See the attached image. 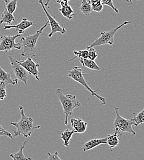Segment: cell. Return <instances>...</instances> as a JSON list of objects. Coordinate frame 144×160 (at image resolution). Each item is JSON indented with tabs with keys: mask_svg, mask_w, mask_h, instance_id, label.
Returning a JSON list of instances; mask_svg holds the SVG:
<instances>
[{
	"mask_svg": "<svg viewBox=\"0 0 144 160\" xmlns=\"http://www.w3.org/2000/svg\"><path fill=\"white\" fill-rule=\"evenodd\" d=\"M19 108L21 113V120L18 122H11V124L15 126L16 128V131L14 130V136L22 135L24 138H28L32 136V134L35 129L41 128V126H36L34 124L33 118L25 115L23 107L22 105L19 107Z\"/></svg>",
	"mask_w": 144,
	"mask_h": 160,
	"instance_id": "obj_1",
	"label": "cell"
},
{
	"mask_svg": "<svg viewBox=\"0 0 144 160\" xmlns=\"http://www.w3.org/2000/svg\"><path fill=\"white\" fill-rule=\"evenodd\" d=\"M49 22L47 21L40 30L33 35H28L21 38L20 43L22 46V51L21 56L27 58H35L36 57L37 49L36 46L38 40L46 27H47Z\"/></svg>",
	"mask_w": 144,
	"mask_h": 160,
	"instance_id": "obj_2",
	"label": "cell"
},
{
	"mask_svg": "<svg viewBox=\"0 0 144 160\" xmlns=\"http://www.w3.org/2000/svg\"><path fill=\"white\" fill-rule=\"evenodd\" d=\"M56 94L61 103L63 113L65 115L64 124L65 125H68V117L72 115L73 110L75 108L80 107L81 103L79 100L77 99L76 96H73L70 94L65 95L62 92V89L60 88L57 89L56 91Z\"/></svg>",
	"mask_w": 144,
	"mask_h": 160,
	"instance_id": "obj_3",
	"label": "cell"
},
{
	"mask_svg": "<svg viewBox=\"0 0 144 160\" xmlns=\"http://www.w3.org/2000/svg\"><path fill=\"white\" fill-rule=\"evenodd\" d=\"M84 75H87V74H85V73L82 71V68H81L80 67H79L78 66H75L72 68V69L71 70H69L68 72L67 77L72 78L74 81L79 82L80 84L83 86L88 91H89L91 93L92 96L96 97L99 100H101L102 102L101 106L106 104L105 99L97 94V92L99 91V89L94 91L89 86V85L87 84V82L86 81L85 78H84Z\"/></svg>",
	"mask_w": 144,
	"mask_h": 160,
	"instance_id": "obj_4",
	"label": "cell"
},
{
	"mask_svg": "<svg viewBox=\"0 0 144 160\" xmlns=\"http://www.w3.org/2000/svg\"><path fill=\"white\" fill-rule=\"evenodd\" d=\"M115 111L116 113V118L113 122V131H117L120 136H122L123 132L132 134L135 136L136 132L132 129V126L134 125V122L131 120H127L122 117L120 115L118 107H115Z\"/></svg>",
	"mask_w": 144,
	"mask_h": 160,
	"instance_id": "obj_5",
	"label": "cell"
},
{
	"mask_svg": "<svg viewBox=\"0 0 144 160\" xmlns=\"http://www.w3.org/2000/svg\"><path fill=\"white\" fill-rule=\"evenodd\" d=\"M131 23V21H125L123 23L116 28L110 30L107 32H102L101 33V37L99 38H95L93 42H92L87 48H95L96 46H100L105 44L112 45L114 43V36L117 32L120 30L122 27L125 25H127Z\"/></svg>",
	"mask_w": 144,
	"mask_h": 160,
	"instance_id": "obj_6",
	"label": "cell"
},
{
	"mask_svg": "<svg viewBox=\"0 0 144 160\" xmlns=\"http://www.w3.org/2000/svg\"><path fill=\"white\" fill-rule=\"evenodd\" d=\"M21 35H7L2 36L0 42V51H4L6 52L12 49L21 50L22 46L20 42H16V40Z\"/></svg>",
	"mask_w": 144,
	"mask_h": 160,
	"instance_id": "obj_7",
	"label": "cell"
},
{
	"mask_svg": "<svg viewBox=\"0 0 144 160\" xmlns=\"http://www.w3.org/2000/svg\"><path fill=\"white\" fill-rule=\"evenodd\" d=\"M8 58L11 63V69L14 72L16 77V79H17L23 82L24 84H25V85L27 86L29 77L28 72L23 67L20 65L16 61V59H14V58H13L11 56V54L9 55Z\"/></svg>",
	"mask_w": 144,
	"mask_h": 160,
	"instance_id": "obj_8",
	"label": "cell"
},
{
	"mask_svg": "<svg viewBox=\"0 0 144 160\" xmlns=\"http://www.w3.org/2000/svg\"><path fill=\"white\" fill-rule=\"evenodd\" d=\"M38 2L41 4L42 8L44 12H45L46 17L47 18L49 24L50 25V26L51 27V32L49 33L48 37L51 38L54 33H57V32H59L63 35L67 34V30H65V28L64 27V25L61 27V25L57 22V20H56L52 16H51V15L47 12L42 0H39Z\"/></svg>",
	"mask_w": 144,
	"mask_h": 160,
	"instance_id": "obj_9",
	"label": "cell"
},
{
	"mask_svg": "<svg viewBox=\"0 0 144 160\" xmlns=\"http://www.w3.org/2000/svg\"><path fill=\"white\" fill-rule=\"evenodd\" d=\"M16 61L22 67H23L28 72L29 74L35 77L37 80H40V72L38 71V67H40V64L38 62L35 63L32 58H27L26 60L23 61L17 60H16Z\"/></svg>",
	"mask_w": 144,
	"mask_h": 160,
	"instance_id": "obj_10",
	"label": "cell"
},
{
	"mask_svg": "<svg viewBox=\"0 0 144 160\" xmlns=\"http://www.w3.org/2000/svg\"><path fill=\"white\" fill-rule=\"evenodd\" d=\"M34 24V22L30 20H28L27 18H24L22 19L21 22L17 25H4V27L2 28V30H10L11 28H14L16 32H18V34L22 35L24 33L25 31L29 27H32Z\"/></svg>",
	"mask_w": 144,
	"mask_h": 160,
	"instance_id": "obj_11",
	"label": "cell"
},
{
	"mask_svg": "<svg viewBox=\"0 0 144 160\" xmlns=\"http://www.w3.org/2000/svg\"><path fill=\"white\" fill-rule=\"evenodd\" d=\"M70 122L72 128L75 131V132L82 134L86 131L87 122H84L81 118H72Z\"/></svg>",
	"mask_w": 144,
	"mask_h": 160,
	"instance_id": "obj_12",
	"label": "cell"
},
{
	"mask_svg": "<svg viewBox=\"0 0 144 160\" xmlns=\"http://www.w3.org/2000/svg\"><path fill=\"white\" fill-rule=\"evenodd\" d=\"M102 144H107V138L102 139H94L86 142L82 145V150L84 152H87Z\"/></svg>",
	"mask_w": 144,
	"mask_h": 160,
	"instance_id": "obj_13",
	"label": "cell"
},
{
	"mask_svg": "<svg viewBox=\"0 0 144 160\" xmlns=\"http://www.w3.org/2000/svg\"><path fill=\"white\" fill-rule=\"evenodd\" d=\"M60 4H61V8L59 9V11L61 12L63 16L68 20H72L73 15L75 14L72 8L68 4V2L62 1L60 2Z\"/></svg>",
	"mask_w": 144,
	"mask_h": 160,
	"instance_id": "obj_14",
	"label": "cell"
},
{
	"mask_svg": "<svg viewBox=\"0 0 144 160\" xmlns=\"http://www.w3.org/2000/svg\"><path fill=\"white\" fill-rule=\"evenodd\" d=\"M18 81L17 79H12L11 75L4 71L0 66V82H2L6 84H12L14 86L17 84Z\"/></svg>",
	"mask_w": 144,
	"mask_h": 160,
	"instance_id": "obj_15",
	"label": "cell"
},
{
	"mask_svg": "<svg viewBox=\"0 0 144 160\" xmlns=\"http://www.w3.org/2000/svg\"><path fill=\"white\" fill-rule=\"evenodd\" d=\"M120 134L117 131H113V134L108 135L107 139V144L109 145L110 148L112 149L115 147H117L119 144V141L120 139H119Z\"/></svg>",
	"mask_w": 144,
	"mask_h": 160,
	"instance_id": "obj_16",
	"label": "cell"
},
{
	"mask_svg": "<svg viewBox=\"0 0 144 160\" xmlns=\"http://www.w3.org/2000/svg\"><path fill=\"white\" fill-rule=\"evenodd\" d=\"M16 19V18L13 15V14H11L9 12L7 9L5 8L3 12L1 14V17L0 19V24L6 23L7 25H11V23Z\"/></svg>",
	"mask_w": 144,
	"mask_h": 160,
	"instance_id": "obj_17",
	"label": "cell"
},
{
	"mask_svg": "<svg viewBox=\"0 0 144 160\" xmlns=\"http://www.w3.org/2000/svg\"><path fill=\"white\" fill-rule=\"evenodd\" d=\"M80 62L82 63L83 67H86L89 69L91 70H101V68L100 67L97 65V64L95 62L94 60H91L89 59H83V58H80ZM105 70V69H103Z\"/></svg>",
	"mask_w": 144,
	"mask_h": 160,
	"instance_id": "obj_18",
	"label": "cell"
},
{
	"mask_svg": "<svg viewBox=\"0 0 144 160\" xmlns=\"http://www.w3.org/2000/svg\"><path fill=\"white\" fill-rule=\"evenodd\" d=\"M75 132V131L74 129L71 130V129H66L64 131H61L60 132V135H61V138L64 142V146L67 147L69 145L70 143V140H71V138L73 136V134Z\"/></svg>",
	"mask_w": 144,
	"mask_h": 160,
	"instance_id": "obj_19",
	"label": "cell"
},
{
	"mask_svg": "<svg viewBox=\"0 0 144 160\" xmlns=\"http://www.w3.org/2000/svg\"><path fill=\"white\" fill-rule=\"evenodd\" d=\"M27 143V140L25 141L17 153H12L10 155V157L13 160H28V158L25 157L23 154V149Z\"/></svg>",
	"mask_w": 144,
	"mask_h": 160,
	"instance_id": "obj_20",
	"label": "cell"
},
{
	"mask_svg": "<svg viewBox=\"0 0 144 160\" xmlns=\"http://www.w3.org/2000/svg\"><path fill=\"white\" fill-rule=\"evenodd\" d=\"M77 1H79V0H77ZM79 10L84 15L87 16H89L92 11L91 5L89 3V2L87 1V0H82V2L80 7L79 8Z\"/></svg>",
	"mask_w": 144,
	"mask_h": 160,
	"instance_id": "obj_21",
	"label": "cell"
},
{
	"mask_svg": "<svg viewBox=\"0 0 144 160\" xmlns=\"http://www.w3.org/2000/svg\"><path fill=\"white\" fill-rule=\"evenodd\" d=\"M5 2V8L7 9V11L13 14L17 8V1L18 0H4Z\"/></svg>",
	"mask_w": 144,
	"mask_h": 160,
	"instance_id": "obj_22",
	"label": "cell"
},
{
	"mask_svg": "<svg viewBox=\"0 0 144 160\" xmlns=\"http://www.w3.org/2000/svg\"><path fill=\"white\" fill-rule=\"evenodd\" d=\"M73 53L75 54V57L72 59H70L69 61H72L76 58H83V59H89V50L88 49H86L84 50H80L79 51H74Z\"/></svg>",
	"mask_w": 144,
	"mask_h": 160,
	"instance_id": "obj_23",
	"label": "cell"
},
{
	"mask_svg": "<svg viewBox=\"0 0 144 160\" xmlns=\"http://www.w3.org/2000/svg\"><path fill=\"white\" fill-rule=\"evenodd\" d=\"M131 120L134 122V125L136 126H137L139 124L144 123V108L137 115L134 113V117Z\"/></svg>",
	"mask_w": 144,
	"mask_h": 160,
	"instance_id": "obj_24",
	"label": "cell"
},
{
	"mask_svg": "<svg viewBox=\"0 0 144 160\" xmlns=\"http://www.w3.org/2000/svg\"><path fill=\"white\" fill-rule=\"evenodd\" d=\"M6 84L0 82V100H4L7 97V93L6 90Z\"/></svg>",
	"mask_w": 144,
	"mask_h": 160,
	"instance_id": "obj_25",
	"label": "cell"
},
{
	"mask_svg": "<svg viewBox=\"0 0 144 160\" xmlns=\"http://www.w3.org/2000/svg\"><path fill=\"white\" fill-rule=\"evenodd\" d=\"M102 3L103 5H106L109 7H110L115 12L118 13L119 11L118 9L113 4V0H102Z\"/></svg>",
	"mask_w": 144,
	"mask_h": 160,
	"instance_id": "obj_26",
	"label": "cell"
},
{
	"mask_svg": "<svg viewBox=\"0 0 144 160\" xmlns=\"http://www.w3.org/2000/svg\"><path fill=\"white\" fill-rule=\"evenodd\" d=\"M89 50V59L94 60L97 58V54L96 49L94 48H87Z\"/></svg>",
	"mask_w": 144,
	"mask_h": 160,
	"instance_id": "obj_27",
	"label": "cell"
},
{
	"mask_svg": "<svg viewBox=\"0 0 144 160\" xmlns=\"http://www.w3.org/2000/svg\"><path fill=\"white\" fill-rule=\"evenodd\" d=\"M91 7H92V10L93 11H95V12H100L103 9V5L102 4V2H98L97 4H94L91 5Z\"/></svg>",
	"mask_w": 144,
	"mask_h": 160,
	"instance_id": "obj_28",
	"label": "cell"
},
{
	"mask_svg": "<svg viewBox=\"0 0 144 160\" xmlns=\"http://www.w3.org/2000/svg\"><path fill=\"white\" fill-rule=\"evenodd\" d=\"M47 160H62L61 159L59 153L56 152L54 153H51L50 152L47 153Z\"/></svg>",
	"mask_w": 144,
	"mask_h": 160,
	"instance_id": "obj_29",
	"label": "cell"
},
{
	"mask_svg": "<svg viewBox=\"0 0 144 160\" xmlns=\"http://www.w3.org/2000/svg\"><path fill=\"white\" fill-rule=\"evenodd\" d=\"M6 136V137L9 138V139H13V138H12V136L11 133L10 132L6 131V130L1 126V124H0V136Z\"/></svg>",
	"mask_w": 144,
	"mask_h": 160,
	"instance_id": "obj_30",
	"label": "cell"
},
{
	"mask_svg": "<svg viewBox=\"0 0 144 160\" xmlns=\"http://www.w3.org/2000/svg\"><path fill=\"white\" fill-rule=\"evenodd\" d=\"M101 1H102V0H89V2L91 4V5H92V4H97V3L100 2Z\"/></svg>",
	"mask_w": 144,
	"mask_h": 160,
	"instance_id": "obj_31",
	"label": "cell"
},
{
	"mask_svg": "<svg viewBox=\"0 0 144 160\" xmlns=\"http://www.w3.org/2000/svg\"><path fill=\"white\" fill-rule=\"evenodd\" d=\"M69 1H70V0H57V2L58 3H60V2H62V1L65 2H68Z\"/></svg>",
	"mask_w": 144,
	"mask_h": 160,
	"instance_id": "obj_32",
	"label": "cell"
},
{
	"mask_svg": "<svg viewBox=\"0 0 144 160\" xmlns=\"http://www.w3.org/2000/svg\"><path fill=\"white\" fill-rule=\"evenodd\" d=\"M50 1H51V0H46V3L44 4V6L49 7V2H50Z\"/></svg>",
	"mask_w": 144,
	"mask_h": 160,
	"instance_id": "obj_33",
	"label": "cell"
},
{
	"mask_svg": "<svg viewBox=\"0 0 144 160\" xmlns=\"http://www.w3.org/2000/svg\"><path fill=\"white\" fill-rule=\"evenodd\" d=\"M126 1L127 2H128V3H129V4L132 3V0H126Z\"/></svg>",
	"mask_w": 144,
	"mask_h": 160,
	"instance_id": "obj_34",
	"label": "cell"
},
{
	"mask_svg": "<svg viewBox=\"0 0 144 160\" xmlns=\"http://www.w3.org/2000/svg\"><path fill=\"white\" fill-rule=\"evenodd\" d=\"M28 160H35V159H33V158H31V157H28Z\"/></svg>",
	"mask_w": 144,
	"mask_h": 160,
	"instance_id": "obj_35",
	"label": "cell"
},
{
	"mask_svg": "<svg viewBox=\"0 0 144 160\" xmlns=\"http://www.w3.org/2000/svg\"><path fill=\"white\" fill-rule=\"evenodd\" d=\"M135 1H137V0H135Z\"/></svg>",
	"mask_w": 144,
	"mask_h": 160,
	"instance_id": "obj_36",
	"label": "cell"
}]
</instances>
